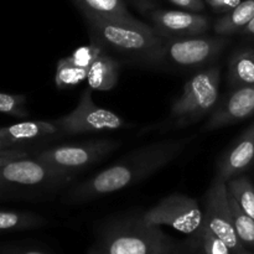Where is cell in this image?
Masks as SVG:
<instances>
[{"instance_id":"obj_1","label":"cell","mask_w":254,"mask_h":254,"mask_svg":"<svg viewBox=\"0 0 254 254\" xmlns=\"http://www.w3.org/2000/svg\"><path fill=\"white\" fill-rule=\"evenodd\" d=\"M193 139L195 135L164 139L134 149L116 164L72 188L62 201L67 205H82L136 185L179 158Z\"/></svg>"},{"instance_id":"obj_2","label":"cell","mask_w":254,"mask_h":254,"mask_svg":"<svg viewBox=\"0 0 254 254\" xmlns=\"http://www.w3.org/2000/svg\"><path fill=\"white\" fill-rule=\"evenodd\" d=\"M89 254H189L185 243L176 242L160 226L145 220L143 212L114 216L97 231Z\"/></svg>"},{"instance_id":"obj_3","label":"cell","mask_w":254,"mask_h":254,"mask_svg":"<svg viewBox=\"0 0 254 254\" xmlns=\"http://www.w3.org/2000/svg\"><path fill=\"white\" fill-rule=\"evenodd\" d=\"M91 41L101 45L108 54L122 55L151 66L163 46L161 39L150 25L134 19H108L83 14Z\"/></svg>"},{"instance_id":"obj_4","label":"cell","mask_w":254,"mask_h":254,"mask_svg":"<svg viewBox=\"0 0 254 254\" xmlns=\"http://www.w3.org/2000/svg\"><path fill=\"white\" fill-rule=\"evenodd\" d=\"M221 69L208 66L196 72L185 83L181 96L174 102L165 121L150 129L170 131L196 123L215 109L220 98Z\"/></svg>"},{"instance_id":"obj_5","label":"cell","mask_w":254,"mask_h":254,"mask_svg":"<svg viewBox=\"0 0 254 254\" xmlns=\"http://www.w3.org/2000/svg\"><path fill=\"white\" fill-rule=\"evenodd\" d=\"M230 44L226 36H198L164 40L151 66L173 67L178 69H200L211 66Z\"/></svg>"},{"instance_id":"obj_6","label":"cell","mask_w":254,"mask_h":254,"mask_svg":"<svg viewBox=\"0 0 254 254\" xmlns=\"http://www.w3.org/2000/svg\"><path fill=\"white\" fill-rule=\"evenodd\" d=\"M76 175L52 168L36 158L17 159L0 169V185L17 186L51 192L69 185Z\"/></svg>"},{"instance_id":"obj_7","label":"cell","mask_w":254,"mask_h":254,"mask_svg":"<svg viewBox=\"0 0 254 254\" xmlns=\"http://www.w3.org/2000/svg\"><path fill=\"white\" fill-rule=\"evenodd\" d=\"M119 148V141L112 139H99L77 144L47 148L40 151L35 158L52 168L77 175L79 171L91 168Z\"/></svg>"},{"instance_id":"obj_8","label":"cell","mask_w":254,"mask_h":254,"mask_svg":"<svg viewBox=\"0 0 254 254\" xmlns=\"http://www.w3.org/2000/svg\"><path fill=\"white\" fill-rule=\"evenodd\" d=\"M92 91L84 89L76 108L71 113L55 119L59 128L60 138L73 136L79 134L97 133V131L117 130L126 127V122L118 114L97 106L92 99Z\"/></svg>"},{"instance_id":"obj_9","label":"cell","mask_w":254,"mask_h":254,"mask_svg":"<svg viewBox=\"0 0 254 254\" xmlns=\"http://www.w3.org/2000/svg\"><path fill=\"white\" fill-rule=\"evenodd\" d=\"M202 223L228 246L232 254H240L247 250L236 232L227 183L225 181L215 179L206 192Z\"/></svg>"},{"instance_id":"obj_10","label":"cell","mask_w":254,"mask_h":254,"mask_svg":"<svg viewBox=\"0 0 254 254\" xmlns=\"http://www.w3.org/2000/svg\"><path fill=\"white\" fill-rule=\"evenodd\" d=\"M146 221L156 226H169L185 235H192L202 225L203 211L195 198L173 193L143 212Z\"/></svg>"},{"instance_id":"obj_11","label":"cell","mask_w":254,"mask_h":254,"mask_svg":"<svg viewBox=\"0 0 254 254\" xmlns=\"http://www.w3.org/2000/svg\"><path fill=\"white\" fill-rule=\"evenodd\" d=\"M148 14L151 27L164 40L198 36L206 34L211 26L206 15L188 10L153 9Z\"/></svg>"},{"instance_id":"obj_12","label":"cell","mask_w":254,"mask_h":254,"mask_svg":"<svg viewBox=\"0 0 254 254\" xmlns=\"http://www.w3.org/2000/svg\"><path fill=\"white\" fill-rule=\"evenodd\" d=\"M254 116V84L231 89L221 103L216 104L203 126L205 131L217 130Z\"/></svg>"},{"instance_id":"obj_13","label":"cell","mask_w":254,"mask_h":254,"mask_svg":"<svg viewBox=\"0 0 254 254\" xmlns=\"http://www.w3.org/2000/svg\"><path fill=\"white\" fill-rule=\"evenodd\" d=\"M254 160V122L242 131L217 164L215 179L228 183L240 176Z\"/></svg>"},{"instance_id":"obj_14","label":"cell","mask_w":254,"mask_h":254,"mask_svg":"<svg viewBox=\"0 0 254 254\" xmlns=\"http://www.w3.org/2000/svg\"><path fill=\"white\" fill-rule=\"evenodd\" d=\"M59 128L54 121H30L0 128V141L5 148H22L32 141L59 139Z\"/></svg>"},{"instance_id":"obj_15","label":"cell","mask_w":254,"mask_h":254,"mask_svg":"<svg viewBox=\"0 0 254 254\" xmlns=\"http://www.w3.org/2000/svg\"><path fill=\"white\" fill-rule=\"evenodd\" d=\"M121 64L111 54L104 51L88 69V87L96 91H111L119 81Z\"/></svg>"},{"instance_id":"obj_16","label":"cell","mask_w":254,"mask_h":254,"mask_svg":"<svg viewBox=\"0 0 254 254\" xmlns=\"http://www.w3.org/2000/svg\"><path fill=\"white\" fill-rule=\"evenodd\" d=\"M227 81L231 89L254 84V49L245 47L231 55Z\"/></svg>"},{"instance_id":"obj_17","label":"cell","mask_w":254,"mask_h":254,"mask_svg":"<svg viewBox=\"0 0 254 254\" xmlns=\"http://www.w3.org/2000/svg\"><path fill=\"white\" fill-rule=\"evenodd\" d=\"M253 17L254 0H242V2L235 9L216 20L213 24V30L216 35L226 37L241 34V31L252 21Z\"/></svg>"},{"instance_id":"obj_18","label":"cell","mask_w":254,"mask_h":254,"mask_svg":"<svg viewBox=\"0 0 254 254\" xmlns=\"http://www.w3.org/2000/svg\"><path fill=\"white\" fill-rule=\"evenodd\" d=\"M185 245L189 254H232L228 246L203 223L196 232L190 235Z\"/></svg>"},{"instance_id":"obj_19","label":"cell","mask_w":254,"mask_h":254,"mask_svg":"<svg viewBox=\"0 0 254 254\" xmlns=\"http://www.w3.org/2000/svg\"><path fill=\"white\" fill-rule=\"evenodd\" d=\"M82 14L108 19H134L124 0H74Z\"/></svg>"},{"instance_id":"obj_20","label":"cell","mask_w":254,"mask_h":254,"mask_svg":"<svg viewBox=\"0 0 254 254\" xmlns=\"http://www.w3.org/2000/svg\"><path fill=\"white\" fill-rule=\"evenodd\" d=\"M47 223L49 220L36 213L0 211V232L32 230V228L44 227Z\"/></svg>"},{"instance_id":"obj_21","label":"cell","mask_w":254,"mask_h":254,"mask_svg":"<svg viewBox=\"0 0 254 254\" xmlns=\"http://www.w3.org/2000/svg\"><path fill=\"white\" fill-rule=\"evenodd\" d=\"M88 68H82L76 66L68 60V57H62L57 61L55 83L60 89L73 88L77 84L87 79Z\"/></svg>"},{"instance_id":"obj_22","label":"cell","mask_w":254,"mask_h":254,"mask_svg":"<svg viewBox=\"0 0 254 254\" xmlns=\"http://www.w3.org/2000/svg\"><path fill=\"white\" fill-rule=\"evenodd\" d=\"M228 193L237 201L240 207L254 218V186L246 176H236L227 183Z\"/></svg>"},{"instance_id":"obj_23","label":"cell","mask_w":254,"mask_h":254,"mask_svg":"<svg viewBox=\"0 0 254 254\" xmlns=\"http://www.w3.org/2000/svg\"><path fill=\"white\" fill-rule=\"evenodd\" d=\"M230 197V205L231 211H232V217L233 223H235L236 232H237L238 238L241 242L245 245V247H252L254 248V218L248 216L240 205L237 201L228 193Z\"/></svg>"},{"instance_id":"obj_24","label":"cell","mask_w":254,"mask_h":254,"mask_svg":"<svg viewBox=\"0 0 254 254\" xmlns=\"http://www.w3.org/2000/svg\"><path fill=\"white\" fill-rule=\"evenodd\" d=\"M104 52V49L98 45L97 42L91 41L89 45H83V46L78 47L74 50L68 57L69 61L74 64L76 66L82 67V68H88L93 64V62L101 56Z\"/></svg>"},{"instance_id":"obj_25","label":"cell","mask_w":254,"mask_h":254,"mask_svg":"<svg viewBox=\"0 0 254 254\" xmlns=\"http://www.w3.org/2000/svg\"><path fill=\"white\" fill-rule=\"evenodd\" d=\"M0 113L10 114L16 118L29 116L26 108V97L22 94L0 93Z\"/></svg>"},{"instance_id":"obj_26","label":"cell","mask_w":254,"mask_h":254,"mask_svg":"<svg viewBox=\"0 0 254 254\" xmlns=\"http://www.w3.org/2000/svg\"><path fill=\"white\" fill-rule=\"evenodd\" d=\"M203 1L213 11L227 14L231 10L235 9L237 5H240L242 2V0H203Z\"/></svg>"},{"instance_id":"obj_27","label":"cell","mask_w":254,"mask_h":254,"mask_svg":"<svg viewBox=\"0 0 254 254\" xmlns=\"http://www.w3.org/2000/svg\"><path fill=\"white\" fill-rule=\"evenodd\" d=\"M27 156H29V153L22 148L2 149V150H0V169L6 165L7 163H10V161L27 158Z\"/></svg>"},{"instance_id":"obj_28","label":"cell","mask_w":254,"mask_h":254,"mask_svg":"<svg viewBox=\"0 0 254 254\" xmlns=\"http://www.w3.org/2000/svg\"><path fill=\"white\" fill-rule=\"evenodd\" d=\"M171 4L176 5L178 7H181L184 10L193 12H200L205 10L206 4L203 0H169Z\"/></svg>"},{"instance_id":"obj_29","label":"cell","mask_w":254,"mask_h":254,"mask_svg":"<svg viewBox=\"0 0 254 254\" xmlns=\"http://www.w3.org/2000/svg\"><path fill=\"white\" fill-rule=\"evenodd\" d=\"M141 11H150L154 9V0H134Z\"/></svg>"},{"instance_id":"obj_30","label":"cell","mask_w":254,"mask_h":254,"mask_svg":"<svg viewBox=\"0 0 254 254\" xmlns=\"http://www.w3.org/2000/svg\"><path fill=\"white\" fill-rule=\"evenodd\" d=\"M1 254H50L39 250H7Z\"/></svg>"},{"instance_id":"obj_31","label":"cell","mask_w":254,"mask_h":254,"mask_svg":"<svg viewBox=\"0 0 254 254\" xmlns=\"http://www.w3.org/2000/svg\"><path fill=\"white\" fill-rule=\"evenodd\" d=\"M2 149H6V148H5V145H4V144H2L1 141H0V150H2Z\"/></svg>"},{"instance_id":"obj_32","label":"cell","mask_w":254,"mask_h":254,"mask_svg":"<svg viewBox=\"0 0 254 254\" xmlns=\"http://www.w3.org/2000/svg\"><path fill=\"white\" fill-rule=\"evenodd\" d=\"M240 254H253V253H250L247 250H246V251H243V252H241Z\"/></svg>"}]
</instances>
